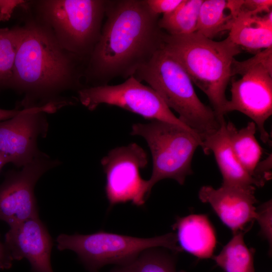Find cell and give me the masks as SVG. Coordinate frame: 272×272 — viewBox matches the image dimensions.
I'll use <instances>...</instances> for the list:
<instances>
[{"label":"cell","mask_w":272,"mask_h":272,"mask_svg":"<svg viewBox=\"0 0 272 272\" xmlns=\"http://www.w3.org/2000/svg\"><path fill=\"white\" fill-rule=\"evenodd\" d=\"M105 15L84 72L91 86L133 76L163 43L165 32L159 27V15L150 11L145 0L107 1Z\"/></svg>","instance_id":"6da1fadb"},{"label":"cell","mask_w":272,"mask_h":272,"mask_svg":"<svg viewBox=\"0 0 272 272\" xmlns=\"http://www.w3.org/2000/svg\"><path fill=\"white\" fill-rule=\"evenodd\" d=\"M28 14L22 26L13 73L7 88L25 95L24 106L49 104L61 107L58 96L70 90L83 88L84 72L79 63L83 60L59 44L52 31Z\"/></svg>","instance_id":"7a4b0ae2"},{"label":"cell","mask_w":272,"mask_h":272,"mask_svg":"<svg viewBox=\"0 0 272 272\" xmlns=\"http://www.w3.org/2000/svg\"><path fill=\"white\" fill-rule=\"evenodd\" d=\"M162 47L180 62L192 83L207 96L217 115L224 117L231 66L235 56L241 52L240 47L228 36L216 41L196 32L180 36L165 32Z\"/></svg>","instance_id":"3957f363"},{"label":"cell","mask_w":272,"mask_h":272,"mask_svg":"<svg viewBox=\"0 0 272 272\" xmlns=\"http://www.w3.org/2000/svg\"><path fill=\"white\" fill-rule=\"evenodd\" d=\"M133 76L141 82L147 83L201 141L218 130L225 119L200 100L184 69L162 46Z\"/></svg>","instance_id":"277c9868"},{"label":"cell","mask_w":272,"mask_h":272,"mask_svg":"<svg viewBox=\"0 0 272 272\" xmlns=\"http://www.w3.org/2000/svg\"><path fill=\"white\" fill-rule=\"evenodd\" d=\"M107 1L40 0L25 5L65 50L88 59L100 38Z\"/></svg>","instance_id":"5b68a950"},{"label":"cell","mask_w":272,"mask_h":272,"mask_svg":"<svg viewBox=\"0 0 272 272\" xmlns=\"http://www.w3.org/2000/svg\"><path fill=\"white\" fill-rule=\"evenodd\" d=\"M130 134L143 137L151 151L153 169L147 180L150 194L153 186L161 180L173 179L183 185L186 177L192 174L191 161L202 141L192 130L154 120L149 123L133 124Z\"/></svg>","instance_id":"8992f818"},{"label":"cell","mask_w":272,"mask_h":272,"mask_svg":"<svg viewBox=\"0 0 272 272\" xmlns=\"http://www.w3.org/2000/svg\"><path fill=\"white\" fill-rule=\"evenodd\" d=\"M56 242L59 250L67 249L76 252L89 272H99L107 264H125L151 248L162 247L176 253L182 251L175 233L172 232L151 238L104 231L87 235L61 234L57 237Z\"/></svg>","instance_id":"52a82bcc"},{"label":"cell","mask_w":272,"mask_h":272,"mask_svg":"<svg viewBox=\"0 0 272 272\" xmlns=\"http://www.w3.org/2000/svg\"><path fill=\"white\" fill-rule=\"evenodd\" d=\"M231 99L228 101L224 114L238 111L250 118L264 144L270 143L265 128V121L272 114V47L260 51L242 61L234 59L231 77Z\"/></svg>","instance_id":"ba28073f"},{"label":"cell","mask_w":272,"mask_h":272,"mask_svg":"<svg viewBox=\"0 0 272 272\" xmlns=\"http://www.w3.org/2000/svg\"><path fill=\"white\" fill-rule=\"evenodd\" d=\"M78 93L81 104L90 111L101 104L115 106L147 119L172 123L191 129L174 114L154 90L133 76L120 84L84 87Z\"/></svg>","instance_id":"9c48e42d"},{"label":"cell","mask_w":272,"mask_h":272,"mask_svg":"<svg viewBox=\"0 0 272 272\" xmlns=\"http://www.w3.org/2000/svg\"><path fill=\"white\" fill-rule=\"evenodd\" d=\"M106 174L105 193L110 207L130 201L144 206L150 195L147 180L140 170L148 163L144 150L135 143L110 150L101 161Z\"/></svg>","instance_id":"30bf717a"},{"label":"cell","mask_w":272,"mask_h":272,"mask_svg":"<svg viewBox=\"0 0 272 272\" xmlns=\"http://www.w3.org/2000/svg\"><path fill=\"white\" fill-rule=\"evenodd\" d=\"M58 107L53 104L25 106L14 117L0 121V152L8 163L23 167L45 155L39 151L37 140L47 132L44 113L54 112Z\"/></svg>","instance_id":"8fae6325"},{"label":"cell","mask_w":272,"mask_h":272,"mask_svg":"<svg viewBox=\"0 0 272 272\" xmlns=\"http://www.w3.org/2000/svg\"><path fill=\"white\" fill-rule=\"evenodd\" d=\"M59 164L45 155L36 158L20 171L8 172L0 184V220L11 227L39 217L35 185L43 174Z\"/></svg>","instance_id":"7c38bea8"},{"label":"cell","mask_w":272,"mask_h":272,"mask_svg":"<svg viewBox=\"0 0 272 272\" xmlns=\"http://www.w3.org/2000/svg\"><path fill=\"white\" fill-rule=\"evenodd\" d=\"M255 187H242L222 184L217 188L202 186L198 191L200 201L208 203L233 233L248 231L255 220Z\"/></svg>","instance_id":"4fadbf2b"},{"label":"cell","mask_w":272,"mask_h":272,"mask_svg":"<svg viewBox=\"0 0 272 272\" xmlns=\"http://www.w3.org/2000/svg\"><path fill=\"white\" fill-rule=\"evenodd\" d=\"M10 228L4 243L13 259H27L32 272H53L50 260L52 238L39 217Z\"/></svg>","instance_id":"5bb4252c"},{"label":"cell","mask_w":272,"mask_h":272,"mask_svg":"<svg viewBox=\"0 0 272 272\" xmlns=\"http://www.w3.org/2000/svg\"><path fill=\"white\" fill-rule=\"evenodd\" d=\"M224 119L220 128L202 141L205 154H214L223 177V185L250 187L256 186L253 178L241 166L230 144Z\"/></svg>","instance_id":"9a60e30c"},{"label":"cell","mask_w":272,"mask_h":272,"mask_svg":"<svg viewBox=\"0 0 272 272\" xmlns=\"http://www.w3.org/2000/svg\"><path fill=\"white\" fill-rule=\"evenodd\" d=\"M172 228L176 231L177 242L182 250L200 259L213 257L217 236L207 215L191 214L177 217Z\"/></svg>","instance_id":"2e32d148"},{"label":"cell","mask_w":272,"mask_h":272,"mask_svg":"<svg viewBox=\"0 0 272 272\" xmlns=\"http://www.w3.org/2000/svg\"><path fill=\"white\" fill-rule=\"evenodd\" d=\"M228 37L237 45L260 51L272 47V13L261 16L241 7L234 19Z\"/></svg>","instance_id":"e0dca14e"},{"label":"cell","mask_w":272,"mask_h":272,"mask_svg":"<svg viewBox=\"0 0 272 272\" xmlns=\"http://www.w3.org/2000/svg\"><path fill=\"white\" fill-rule=\"evenodd\" d=\"M226 128L232 149L236 158L253 178L254 170L260 162L263 153L255 136L257 129L255 123L249 122L246 126L238 129L232 122L228 121L226 123Z\"/></svg>","instance_id":"ac0fdd59"},{"label":"cell","mask_w":272,"mask_h":272,"mask_svg":"<svg viewBox=\"0 0 272 272\" xmlns=\"http://www.w3.org/2000/svg\"><path fill=\"white\" fill-rule=\"evenodd\" d=\"M247 231L233 233V236L220 253L213 256L225 272H255L254 251L245 244L244 235Z\"/></svg>","instance_id":"d6986e66"},{"label":"cell","mask_w":272,"mask_h":272,"mask_svg":"<svg viewBox=\"0 0 272 272\" xmlns=\"http://www.w3.org/2000/svg\"><path fill=\"white\" fill-rule=\"evenodd\" d=\"M203 0H182L172 12L159 19V28L174 36L186 35L196 31L200 7Z\"/></svg>","instance_id":"ffe728a7"},{"label":"cell","mask_w":272,"mask_h":272,"mask_svg":"<svg viewBox=\"0 0 272 272\" xmlns=\"http://www.w3.org/2000/svg\"><path fill=\"white\" fill-rule=\"evenodd\" d=\"M227 1L205 0L199 9L196 32L210 39L224 31H229L234 17L227 14Z\"/></svg>","instance_id":"44dd1931"},{"label":"cell","mask_w":272,"mask_h":272,"mask_svg":"<svg viewBox=\"0 0 272 272\" xmlns=\"http://www.w3.org/2000/svg\"><path fill=\"white\" fill-rule=\"evenodd\" d=\"M154 247L141 252L131 261L117 265L109 272H177L176 258L172 252Z\"/></svg>","instance_id":"7402d4cb"},{"label":"cell","mask_w":272,"mask_h":272,"mask_svg":"<svg viewBox=\"0 0 272 272\" xmlns=\"http://www.w3.org/2000/svg\"><path fill=\"white\" fill-rule=\"evenodd\" d=\"M20 36L19 26L0 28V88H7L12 78Z\"/></svg>","instance_id":"603a6c76"},{"label":"cell","mask_w":272,"mask_h":272,"mask_svg":"<svg viewBox=\"0 0 272 272\" xmlns=\"http://www.w3.org/2000/svg\"><path fill=\"white\" fill-rule=\"evenodd\" d=\"M271 200L261 205L256 209L255 220L260 227V234L271 246Z\"/></svg>","instance_id":"cb8c5ba5"},{"label":"cell","mask_w":272,"mask_h":272,"mask_svg":"<svg viewBox=\"0 0 272 272\" xmlns=\"http://www.w3.org/2000/svg\"><path fill=\"white\" fill-rule=\"evenodd\" d=\"M150 11L155 15L167 14L172 12L182 0H145Z\"/></svg>","instance_id":"d4e9b609"},{"label":"cell","mask_w":272,"mask_h":272,"mask_svg":"<svg viewBox=\"0 0 272 272\" xmlns=\"http://www.w3.org/2000/svg\"><path fill=\"white\" fill-rule=\"evenodd\" d=\"M271 0H245L242 8L255 14L271 12Z\"/></svg>","instance_id":"484cf974"},{"label":"cell","mask_w":272,"mask_h":272,"mask_svg":"<svg viewBox=\"0 0 272 272\" xmlns=\"http://www.w3.org/2000/svg\"><path fill=\"white\" fill-rule=\"evenodd\" d=\"M27 1L23 0H0V21L9 20L14 10L21 8Z\"/></svg>","instance_id":"4316f807"},{"label":"cell","mask_w":272,"mask_h":272,"mask_svg":"<svg viewBox=\"0 0 272 272\" xmlns=\"http://www.w3.org/2000/svg\"><path fill=\"white\" fill-rule=\"evenodd\" d=\"M13 259L4 243L0 240V268L9 269L12 265Z\"/></svg>","instance_id":"83f0119b"},{"label":"cell","mask_w":272,"mask_h":272,"mask_svg":"<svg viewBox=\"0 0 272 272\" xmlns=\"http://www.w3.org/2000/svg\"><path fill=\"white\" fill-rule=\"evenodd\" d=\"M20 110H6L0 108V121L9 119L17 115Z\"/></svg>","instance_id":"f1b7e54d"},{"label":"cell","mask_w":272,"mask_h":272,"mask_svg":"<svg viewBox=\"0 0 272 272\" xmlns=\"http://www.w3.org/2000/svg\"><path fill=\"white\" fill-rule=\"evenodd\" d=\"M7 163H8V161L0 152V172L4 165Z\"/></svg>","instance_id":"f546056e"}]
</instances>
